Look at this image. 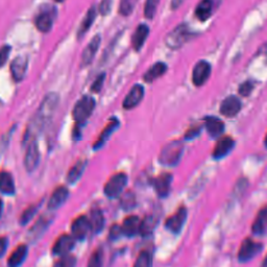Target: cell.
Listing matches in <instances>:
<instances>
[{
  "label": "cell",
  "mask_w": 267,
  "mask_h": 267,
  "mask_svg": "<svg viewBox=\"0 0 267 267\" xmlns=\"http://www.w3.org/2000/svg\"><path fill=\"white\" fill-rule=\"evenodd\" d=\"M59 95L55 92L47 94L40 105V108L37 112V116H39L42 120L47 122L51 118L53 113H55L59 103Z\"/></svg>",
  "instance_id": "obj_5"
},
{
  "label": "cell",
  "mask_w": 267,
  "mask_h": 267,
  "mask_svg": "<svg viewBox=\"0 0 267 267\" xmlns=\"http://www.w3.org/2000/svg\"><path fill=\"white\" fill-rule=\"evenodd\" d=\"M205 125L209 132V135L213 138H216V137L220 136L225 130V123L222 122V120H220L219 118L214 117V116L206 117Z\"/></svg>",
  "instance_id": "obj_22"
},
{
  "label": "cell",
  "mask_w": 267,
  "mask_h": 267,
  "mask_svg": "<svg viewBox=\"0 0 267 267\" xmlns=\"http://www.w3.org/2000/svg\"><path fill=\"white\" fill-rule=\"evenodd\" d=\"M119 125H120V122H119V120L117 118H115V117L111 118L110 121L108 122V124L105 125L104 129L101 131L99 138L95 141V143L93 145V148L95 150L99 149L105 143V141L111 137L112 134L119 127Z\"/></svg>",
  "instance_id": "obj_17"
},
{
  "label": "cell",
  "mask_w": 267,
  "mask_h": 267,
  "mask_svg": "<svg viewBox=\"0 0 267 267\" xmlns=\"http://www.w3.org/2000/svg\"><path fill=\"white\" fill-rule=\"evenodd\" d=\"M157 218L153 216H147L143 220H141V227H140V234L142 236H148L150 235L155 226H157Z\"/></svg>",
  "instance_id": "obj_33"
},
{
  "label": "cell",
  "mask_w": 267,
  "mask_h": 267,
  "mask_svg": "<svg viewBox=\"0 0 267 267\" xmlns=\"http://www.w3.org/2000/svg\"><path fill=\"white\" fill-rule=\"evenodd\" d=\"M211 73V66L206 61L198 62L192 72V81L195 86H203Z\"/></svg>",
  "instance_id": "obj_13"
},
{
  "label": "cell",
  "mask_w": 267,
  "mask_h": 267,
  "mask_svg": "<svg viewBox=\"0 0 267 267\" xmlns=\"http://www.w3.org/2000/svg\"><path fill=\"white\" fill-rule=\"evenodd\" d=\"M144 96V87L141 85H135L134 86L126 97L123 100V108L125 110H130L134 109L136 105L140 103Z\"/></svg>",
  "instance_id": "obj_12"
},
{
  "label": "cell",
  "mask_w": 267,
  "mask_h": 267,
  "mask_svg": "<svg viewBox=\"0 0 267 267\" xmlns=\"http://www.w3.org/2000/svg\"><path fill=\"white\" fill-rule=\"evenodd\" d=\"M69 190L65 186H60L53 191L49 202H48V209L49 210H57L59 209L68 198Z\"/></svg>",
  "instance_id": "obj_18"
},
{
  "label": "cell",
  "mask_w": 267,
  "mask_h": 267,
  "mask_svg": "<svg viewBox=\"0 0 267 267\" xmlns=\"http://www.w3.org/2000/svg\"><path fill=\"white\" fill-rule=\"evenodd\" d=\"M37 210H38V206H31V207L26 209L22 213V215L20 216V224L22 226H25L26 224H29L30 220L35 216Z\"/></svg>",
  "instance_id": "obj_36"
},
{
  "label": "cell",
  "mask_w": 267,
  "mask_h": 267,
  "mask_svg": "<svg viewBox=\"0 0 267 267\" xmlns=\"http://www.w3.org/2000/svg\"><path fill=\"white\" fill-rule=\"evenodd\" d=\"M51 220H52V216L50 215H43L38 219V221L34 225V227L29 232V238L32 240V241H36L37 239H39L43 235V233L50 225Z\"/></svg>",
  "instance_id": "obj_20"
},
{
  "label": "cell",
  "mask_w": 267,
  "mask_h": 267,
  "mask_svg": "<svg viewBox=\"0 0 267 267\" xmlns=\"http://www.w3.org/2000/svg\"><path fill=\"white\" fill-rule=\"evenodd\" d=\"M151 265V256L148 252H141L137 258L135 266L138 267H148Z\"/></svg>",
  "instance_id": "obj_38"
},
{
  "label": "cell",
  "mask_w": 267,
  "mask_h": 267,
  "mask_svg": "<svg viewBox=\"0 0 267 267\" xmlns=\"http://www.w3.org/2000/svg\"><path fill=\"white\" fill-rule=\"evenodd\" d=\"M71 231H72V236L75 239L84 240L85 238L88 237L89 233L92 231L90 219H88L86 216L77 217L72 222Z\"/></svg>",
  "instance_id": "obj_8"
},
{
  "label": "cell",
  "mask_w": 267,
  "mask_h": 267,
  "mask_svg": "<svg viewBox=\"0 0 267 267\" xmlns=\"http://www.w3.org/2000/svg\"><path fill=\"white\" fill-rule=\"evenodd\" d=\"M253 88H254L253 83H251V82L243 83L241 86L239 87V93L241 94L242 96H248V95H250L252 93Z\"/></svg>",
  "instance_id": "obj_44"
},
{
  "label": "cell",
  "mask_w": 267,
  "mask_h": 267,
  "mask_svg": "<svg viewBox=\"0 0 267 267\" xmlns=\"http://www.w3.org/2000/svg\"><path fill=\"white\" fill-rule=\"evenodd\" d=\"M241 110V102L236 96H229L221 102L220 113L227 117L236 116Z\"/></svg>",
  "instance_id": "obj_14"
},
{
  "label": "cell",
  "mask_w": 267,
  "mask_h": 267,
  "mask_svg": "<svg viewBox=\"0 0 267 267\" xmlns=\"http://www.w3.org/2000/svg\"><path fill=\"white\" fill-rule=\"evenodd\" d=\"M213 3L212 0H202L195 10V16L199 21H206L212 13Z\"/></svg>",
  "instance_id": "obj_32"
},
{
  "label": "cell",
  "mask_w": 267,
  "mask_h": 267,
  "mask_svg": "<svg viewBox=\"0 0 267 267\" xmlns=\"http://www.w3.org/2000/svg\"><path fill=\"white\" fill-rule=\"evenodd\" d=\"M112 8V0H101L99 5V12L102 16L109 15Z\"/></svg>",
  "instance_id": "obj_42"
},
{
  "label": "cell",
  "mask_w": 267,
  "mask_h": 267,
  "mask_svg": "<svg viewBox=\"0 0 267 267\" xmlns=\"http://www.w3.org/2000/svg\"><path fill=\"white\" fill-rule=\"evenodd\" d=\"M121 207L124 210H130L131 208H134L136 206V197L135 194L132 192H127L125 193L122 198H121Z\"/></svg>",
  "instance_id": "obj_37"
},
{
  "label": "cell",
  "mask_w": 267,
  "mask_h": 267,
  "mask_svg": "<svg viewBox=\"0 0 267 267\" xmlns=\"http://www.w3.org/2000/svg\"><path fill=\"white\" fill-rule=\"evenodd\" d=\"M233 146H234V140L231 137L221 138L217 142L214 150H213V157H214L215 159L224 158L231 151Z\"/></svg>",
  "instance_id": "obj_24"
},
{
  "label": "cell",
  "mask_w": 267,
  "mask_h": 267,
  "mask_svg": "<svg viewBox=\"0 0 267 267\" xmlns=\"http://www.w3.org/2000/svg\"><path fill=\"white\" fill-rule=\"evenodd\" d=\"M265 145L267 146V134H266V137H265Z\"/></svg>",
  "instance_id": "obj_50"
},
{
  "label": "cell",
  "mask_w": 267,
  "mask_h": 267,
  "mask_svg": "<svg viewBox=\"0 0 267 267\" xmlns=\"http://www.w3.org/2000/svg\"><path fill=\"white\" fill-rule=\"evenodd\" d=\"M148 34H149L148 26L145 24H140L137 28V30L135 31V33H134L131 38V45L134 49L139 51L142 48V46L144 45L148 37Z\"/></svg>",
  "instance_id": "obj_23"
},
{
  "label": "cell",
  "mask_w": 267,
  "mask_h": 267,
  "mask_svg": "<svg viewBox=\"0 0 267 267\" xmlns=\"http://www.w3.org/2000/svg\"><path fill=\"white\" fill-rule=\"evenodd\" d=\"M74 238L70 235H62L53 246L52 252L57 256L67 255L74 248Z\"/></svg>",
  "instance_id": "obj_15"
},
{
  "label": "cell",
  "mask_w": 267,
  "mask_h": 267,
  "mask_svg": "<svg viewBox=\"0 0 267 267\" xmlns=\"http://www.w3.org/2000/svg\"><path fill=\"white\" fill-rule=\"evenodd\" d=\"M26 256H28V246L25 244H22V246H19L10 256L9 260H8V264L12 267H16V266H19L21 265Z\"/></svg>",
  "instance_id": "obj_29"
},
{
  "label": "cell",
  "mask_w": 267,
  "mask_h": 267,
  "mask_svg": "<svg viewBox=\"0 0 267 267\" xmlns=\"http://www.w3.org/2000/svg\"><path fill=\"white\" fill-rule=\"evenodd\" d=\"M40 161V150H39V145L36 140L32 141L29 144L28 150H26L25 159H24V165L26 170L29 172L34 171Z\"/></svg>",
  "instance_id": "obj_9"
},
{
  "label": "cell",
  "mask_w": 267,
  "mask_h": 267,
  "mask_svg": "<svg viewBox=\"0 0 267 267\" xmlns=\"http://www.w3.org/2000/svg\"><path fill=\"white\" fill-rule=\"evenodd\" d=\"M3 209H4V204H3L2 199H0V215H2V213H3Z\"/></svg>",
  "instance_id": "obj_49"
},
{
  "label": "cell",
  "mask_w": 267,
  "mask_h": 267,
  "mask_svg": "<svg viewBox=\"0 0 267 267\" xmlns=\"http://www.w3.org/2000/svg\"><path fill=\"white\" fill-rule=\"evenodd\" d=\"M57 16V10L56 8L52 7H46L40 14L37 16L35 20L36 28L42 32V33H47L52 29L53 22L56 20Z\"/></svg>",
  "instance_id": "obj_6"
},
{
  "label": "cell",
  "mask_w": 267,
  "mask_h": 267,
  "mask_svg": "<svg viewBox=\"0 0 267 267\" xmlns=\"http://www.w3.org/2000/svg\"><path fill=\"white\" fill-rule=\"evenodd\" d=\"M76 264V259L73 256L70 255H64L62 258L56 263L57 266H62V267H72Z\"/></svg>",
  "instance_id": "obj_39"
},
{
  "label": "cell",
  "mask_w": 267,
  "mask_h": 267,
  "mask_svg": "<svg viewBox=\"0 0 267 267\" xmlns=\"http://www.w3.org/2000/svg\"><path fill=\"white\" fill-rule=\"evenodd\" d=\"M139 0H120V7H119V13L122 16H128L131 14V12L135 9L137 3Z\"/></svg>",
  "instance_id": "obj_34"
},
{
  "label": "cell",
  "mask_w": 267,
  "mask_h": 267,
  "mask_svg": "<svg viewBox=\"0 0 267 267\" xmlns=\"http://www.w3.org/2000/svg\"><path fill=\"white\" fill-rule=\"evenodd\" d=\"M171 182H172V175L170 173H163L161 175H159L157 179H154L153 187L159 196L165 197L168 195L170 191Z\"/></svg>",
  "instance_id": "obj_16"
},
{
  "label": "cell",
  "mask_w": 267,
  "mask_h": 267,
  "mask_svg": "<svg viewBox=\"0 0 267 267\" xmlns=\"http://www.w3.org/2000/svg\"><path fill=\"white\" fill-rule=\"evenodd\" d=\"M95 18H96V9H95V7H91L90 10L87 12L85 18L83 19L81 26H79L78 33H77L78 38H82L85 36V34L90 30Z\"/></svg>",
  "instance_id": "obj_30"
},
{
  "label": "cell",
  "mask_w": 267,
  "mask_h": 267,
  "mask_svg": "<svg viewBox=\"0 0 267 267\" xmlns=\"http://www.w3.org/2000/svg\"><path fill=\"white\" fill-rule=\"evenodd\" d=\"M184 145L180 141H173L163 147L159 157L160 163L167 166H174L179 163L183 154Z\"/></svg>",
  "instance_id": "obj_2"
},
{
  "label": "cell",
  "mask_w": 267,
  "mask_h": 267,
  "mask_svg": "<svg viewBox=\"0 0 267 267\" xmlns=\"http://www.w3.org/2000/svg\"><path fill=\"white\" fill-rule=\"evenodd\" d=\"M100 36H95L90 43L87 45V47L85 48V50L83 51L82 55V66H86L92 63V61L94 60V57L96 55V52L100 46Z\"/></svg>",
  "instance_id": "obj_19"
},
{
  "label": "cell",
  "mask_w": 267,
  "mask_h": 267,
  "mask_svg": "<svg viewBox=\"0 0 267 267\" xmlns=\"http://www.w3.org/2000/svg\"><path fill=\"white\" fill-rule=\"evenodd\" d=\"M127 183V176L125 173H116L113 176H111V179L106 182V184L104 185L103 188V192L104 194L108 197H117L121 194V192L123 191L124 187L126 186Z\"/></svg>",
  "instance_id": "obj_4"
},
{
  "label": "cell",
  "mask_w": 267,
  "mask_h": 267,
  "mask_svg": "<svg viewBox=\"0 0 267 267\" xmlns=\"http://www.w3.org/2000/svg\"><path fill=\"white\" fill-rule=\"evenodd\" d=\"M141 220L138 216H128L126 217L121 226L122 234L127 237H132L140 233Z\"/></svg>",
  "instance_id": "obj_21"
},
{
  "label": "cell",
  "mask_w": 267,
  "mask_h": 267,
  "mask_svg": "<svg viewBox=\"0 0 267 267\" xmlns=\"http://www.w3.org/2000/svg\"><path fill=\"white\" fill-rule=\"evenodd\" d=\"M90 222L92 226V231L94 233L101 232V230L103 229V226H104V216L100 209H98V208L92 209Z\"/></svg>",
  "instance_id": "obj_31"
},
{
  "label": "cell",
  "mask_w": 267,
  "mask_h": 267,
  "mask_svg": "<svg viewBox=\"0 0 267 267\" xmlns=\"http://www.w3.org/2000/svg\"><path fill=\"white\" fill-rule=\"evenodd\" d=\"M262 246L255 242L254 240L248 238L243 240L238 252V259L241 262H247L253 259L258 253H260Z\"/></svg>",
  "instance_id": "obj_7"
},
{
  "label": "cell",
  "mask_w": 267,
  "mask_h": 267,
  "mask_svg": "<svg viewBox=\"0 0 267 267\" xmlns=\"http://www.w3.org/2000/svg\"><path fill=\"white\" fill-rule=\"evenodd\" d=\"M190 36L191 34L189 32L188 26L186 24H181L166 36L165 43L169 48L177 49L189 40Z\"/></svg>",
  "instance_id": "obj_3"
},
{
  "label": "cell",
  "mask_w": 267,
  "mask_h": 267,
  "mask_svg": "<svg viewBox=\"0 0 267 267\" xmlns=\"http://www.w3.org/2000/svg\"><path fill=\"white\" fill-rule=\"evenodd\" d=\"M186 218H187V210L185 208H181L177 210L176 213H174L172 216H170L166 220L165 227L173 234H179L183 229Z\"/></svg>",
  "instance_id": "obj_11"
},
{
  "label": "cell",
  "mask_w": 267,
  "mask_h": 267,
  "mask_svg": "<svg viewBox=\"0 0 267 267\" xmlns=\"http://www.w3.org/2000/svg\"><path fill=\"white\" fill-rule=\"evenodd\" d=\"M198 132H199V129H198V128H191V129H189L188 131L186 132V139H192V138H194L195 136L198 135Z\"/></svg>",
  "instance_id": "obj_47"
},
{
  "label": "cell",
  "mask_w": 267,
  "mask_h": 267,
  "mask_svg": "<svg viewBox=\"0 0 267 267\" xmlns=\"http://www.w3.org/2000/svg\"><path fill=\"white\" fill-rule=\"evenodd\" d=\"M104 78H105V74L104 73H101L98 75V77L95 79L94 83L92 84L91 86V91L94 92V93H99L101 88H102V85H103V82H104Z\"/></svg>",
  "instance_id": "obj_41"
},
{
  "label": "cell",
  "mask_w": 267,
  "mask_h": 267,
  "mask_svg": "<svg viewBox=\"0 0 267 267\" xmlns=\"http://www.w3.org/2000/svg\"><path fill=\"white\" fill-rule=\"evenodd\" d=\"M29 59L28 57L19 56L14 59L11 64V72L15 82H20L24 78L26 71H28Z\"/></svg>",
  "instance_id": "obj_10"
},
{
  "label": "cell",
  "mask_w": 267,
  "mask_h": 267,
  "mask_svg": "<svg viewBox=\"0 0 267 267\" xmlns=\"http://www.w3.org/2000/svg\"><path fill=\"white\" fill-rule=\"evenodd\" d=\"M159 3L160 0H146L145 8H144V15L147 19H152L154 17Z\"/></svg>",
  "instance_id": "obj_35"
},
{
  "label": "cell",
  "mask_w": 267,
  "mask_h": 267,
  "mask_svg": "<svg viewBox=\"0 0 267 267\" xmlns=\"http://www.w3.org/2000/svg\"><path fill=\"white\" fill-rule=\"evenodd\" d=\"M122 234V231H121V227L115 225L113 226V228L111 229L110 231V237L113 238V239H117L118 237H120Z\"/></svg>",
  "instance_id": "obj_45"
},
{
  "label": "cell",
  "mask_w": 267,
  "mask_h": 267,
  "mask_svg": "<svg viewBox=\"0 0 267 267\" xmlns=\"http://www.w3.org/2000/svg\"><path fill=\"white\" fill-rule=\"evenodd\" d=\"M0 191L7 195H12L15 193L14 179L8 171L0 172Z\"/></svg>",
  "instance_id": "obj_25"
},
{
  "label": "cell",
  "mask_w": 267,
  "mask_h": 267,
  "mask_svg": "<svg viewBox=\"0 0 267 267\" xmlns=\"http://www.w3.org/2000/svg\"><path fill=\"white\" fill-rule=\"evenodd\" d=\"M252 230L256 235H264L267 233V207L259 212L253 224Z\"/></svg>",
  "instance_id": "obj_27"
},
{
  "label": "cell",
  "mask_w": 267,
  "mask_h": 267,
  "mask_svg": "<svg viewBox=\"0 0 267 267\" xmlns=\"http://www.w3.org/2000/svg\"><path fill=\"white\" fill-rule=\"evenodd\" d=\"M182 3H183V0H172V2H171V8H172L173 10L176 9V8H179Z\"/></svg>",
  "instance_id": "obj_48"
},
{
  "label": "cell",
  "mask_w": 267,
  "mask_h": 267,
  "mask_svg": "<svg viewBox=\"0 0 267 267\" xmlns=\"http://www.w3.org/2000/svg\"><path fill=\"white\" fill-rule=\"evenodd\" d=\"M57 2L58 3H62V2H64V0H57Z\"/></svg>",
  "instance_id": "obj_51"
},
{
  "label": "cell",
  "mask_w": 267,
  "mask_h": 267,
  "mask_svg": "<svg viewBox=\"0 0 267 267\" xmlns=\"http://www.w3.org/2000/svg\"><path fill=\"white\" fill-rule=\"evenodd\" d=\"M95 99L92 96L85 95L74 105L72 116L77 124H84L92 115L95 109Z\"/></svg>",
  "instance_id": "obj_1"
},
{
  "label": "cell",
  "mask_w": 267,
  "mask_h": 267,
  "mask_svg": "<svg viewBox=\"0 0 267 267\" xmlns=\"http://www.w3.org/2000/svg\"><path fill=\"white\" fill-rule=\"evenodd\" d=\"M12 48L9 45L3 46L0 48V68H2L8 61L9 57H10V53H11Z\"/></svg>",
  "instance_id": "obj_40"
},
{
  "label": "cell",
  "mask_w": 267,
  "mask_h": 267,
  "mask_svg": "<svg viewBox=\"0 0 267 267\" xmlns=\"http://www.w3.org/2000/svg\"><path fill=\"white\" fill-rule=\"evenodd\" d=\"M167 70V66L166 64L159 62L155 63L154 65H152L144 74V81L147 83H152L153 81H155L157 78L161 77Z\"/></svg>",
  "instance_id": "obj_26"
},
{
  "label": "cell",
  "mask_w": 267,
  "mask_h": 267,
  "mask_svg": "<svg viewBox=\"0 0 267 267\" xmlns=\"http://www.w3.org/2000/svg\"><path fill=\"white\" fill-rule=\"evenodd\" d=\"M101 262H102V253L101 251H96L92 255L89 261V266H100Z\"/></svg>",
  "instance_id": "obj_43"
},
{
  "label": "cell",
  "mask_w": 267,
  "mask_h": 267,
  "mask_svg": "<svg viewBox=\"0 0 267 267\" xmlns=\"http://www.w3.org/2000/svg\"><path fill=\"white\" fill-rule=\"evenodd\" d=\"M87 165L86 160H78V161L70 168L68 174H67V182L69 184H74L76 183L79 177L82 176L85 168Z\"/></svg>",
  "instance_id": "obj_28"
},
{
  "label": "cell",
  "mask_w": 267,
  "mask_h": 267,
  "mask_svg": "<svg viewBox=\"0 0 267 267\" xmlns=\"http://www.w3.org/2000/svg\"><path fill=\"white\" fill-rule=\"evenodd\" d=\"M8 248V238L7 237H0V257L6 253V250Z\"/></svg>",
  "instance_id": "obj_46"
}]
</instances>
